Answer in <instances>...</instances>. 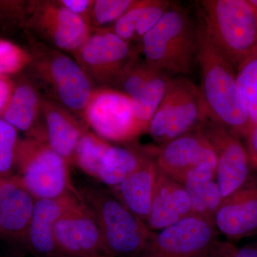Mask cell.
Masks as SVG:
<instances>
[{
	"mask_svg": "<svg viewBox=\"0 0 257 257\" xmlns=\"http://www.w3.org/2000/svg\"><path fill=\"white\" fill-rule=\"evenodd\" d=\"M200 128L216 153L215 181L224 199L251 179L247 150L239 137L208 118Z\"/></svg>",
	"mask_w": 257,
	"mask_h": 257,
	"instance_id": "7c38bea8",
	"label": "cell"
},
{
	"mask_svg": "<svg viewBox=\"0 0 257 257\" xmlns=\"http://www.w3.org/2000/svg\"><path fill=\"white\" fill-rule=\"evenodd\" d=\"M138 2L139 0L94 1L89 17V27L92 29H111Z\"/></svg>",
	"mask_w": 257,
	"mask_h": 257,
	"instance_id": "4316f807",
	"label": "cell"
},
{
	"mask_svg": "<svg viewBox=\"0 0 257 257\" xmlns=\"http://www.w3.org/2000/svg\"><path fill=\"white\" fill-rule=\"evenodd\" d=\"M140 45L150 67L179 77L192 75L197 67V23L187 10L172 3Z\"/></svg>",
	"mask_w": 257,
	"mask_h": 257,
	"instance_id": "3957f363",
	"label": "cell"
},
{
	"mask_svg": "<svg viewBox=\"0 0 257 257\" xmlns=\"http://www.w3.org/2000/svg\"><path fill=\"white\" fill-rule=\"evenodd\" d=\"M230 257H257V243L253 245H246L241 248L235 247L231 244Z\"/></svg>",
	"mask_w": 257,
	"mask_h": 257,
	"instance_id": "8d00e7d4",
	"label": "cell"
},
{
	"mask_svg": "<svg viewBox=\"0 0 257 257\" xmlns=\"http://www.w3.org/2000/svg\"><path fill=\"white\" fill-rule=\"evenodd\" d=\"M18 143L16 128L0 118V179L7 178L15 165Z\"/></svg>",
	"mask_w": 257,
	"mask_h": 257,
	"instance_id": "f546056e",
	"label": "cell"
},
{
	"mask_svg": "<svg viewBox=\"0 0 257 257\" xmlns=\"http://www.w3.org/2000/svg\"><path fill=\"white\" fill-rule=\"evenodd\" d=\"M192 214V202L184 186L158 172L147 221L150 229L160 231Z\"/></svg>",
	"mask_w": 257,
	"mask_h": 257,
	"instance_id": "ac0fdd59",
	"label": "cell"
},
{
	"mask_svg": "<svg viewBox=\"0 0 257 257\" xmlns=\"http://www.w3.org/2000/svg\"><path fill=\"white\" fill-rule=\"evenodd\" d=\"M218 232L230 240L257 234V179L223 199L214 217Z\"/></svg>",
	"mask_w": 257,
	"mask_h": 257,
	"instance_id": "9a60e30c",
	"label": "cell"
},
{
	"mask_svg": "<svg viewBox=\"0 0 257 257\" xmlns=\"http://www.w3.org/2000/svg\"><path fill=\"white\" fill-rule=\"evenodd\" d=\"M157 71L145 60L140 62L138 60L124 72L115 88L133 99L141 92Z\"/></svg>",
	"mask_w": 257,
	"mask_h": 257,
	"instance_id": "f1b7e54d",
	"label": "cell"
},
{
	"mask_svg": "<svg viewBox=\"0 0 257 257\" xmlns=\"http://www.w3.org/2000/svg\"><path fill=\"white\" fill-rule=\"evenodd\" d=\"M199 19L235 70L257 54V13L248 0H202Z\"/></svg>",
	"mask_w": 257,
	"mask_h": 257,
	"instance_id": "277c9868",
	"label": "cell"
},
{
	"mask_svg": "<svg viewBox=\"0 0 257 257\" xmlns=\"http://www.w3.org/2000/svg\"><path fill=\"white\" fill-rule=\"evenodd\" d=\"M42 100L41 94L28 78L20 79L0 114L1 119L16 130L30 134L29 138L40 140L36 125L42 114Z\"/></svg>",
	"mask_w": 257,
	"mask_h": 257,
	"instance_id": "44dd1931",
	"label": "cell"
},
{
	"mask_svg": "<svg viewBox=\"0 0 257 257\" xmlns=\"http://www.w3.org/2000/svg\"><path fill=\"white\" fill-rule=\"evenodd\" d=\"M105 257H111V256H105Z\"/></svg>",
	"mask_w": 257,
	"mask_h": 257,
	"instance_id": "ab89813d",
	"label": "cell"
},
{
	"mask_svg": "<svg viewBox=\"0 0 257 257\" xmlns=\"http://www.w3.org/2000/svg\"><path fill=\"white\" fill-rule=\"evenodd\" d=\"M207 118L200 89L187 77L171 78L147 133L162 145L200 127Z\"/></svg>",
	"mask_w": 257,
	"mask_h": 257,
	"instance_id": "52a82bcc",
	"label": "cell"
},
{
	"mask_svg": "<svg viewBox=\"0 0 257 257\" xmlns=\"http://www.w3.org/2000/svg\"><path fill=\"white\" fill-rule=\"evenodd\" d=\"M54 237L58 257L108 256L95 218L82 199L76 201L57 221Z\"/></svg>",
	"mask_w": 257,
	"mask_h": 257,
	"instance_id": "4fadbf2b",
	"label": "cell"
},
{
	"mask_svg": "<svg viewBox=\"0 0 257 257\" xmlns=\"http://www.w3.org/2000/svg\"><path fill=\"white\" fill-rule=\"evenodd\" d=\"M203 253H202V254L199 255V256H197L196 257H202Z\"/></svg>",
	"mask_w": 257,
	"mask_h": 257,
	"instance_id": "f35d334b",
	"label": "cell"
},
{
	"mask_svg": "<svg viewBox=\"0 0 257 257\" xmlns=\"http://www.w3.org/2000/svg\"><path fill=\"white\" fill-rule=\"evenodd\" d=\"M31 55L16 44L0 39V76L8 77L21 72L30 65Z\"/></svg>",
	"mask_w": 257,
	"mask_h": 257,
	"instance_id": "83f0119b",
	"label": "cell"
},
{
	"mask_svg": "<svg viewBox=\"0 0 257 257\" xmlns=\"http://www.w3.org/2000/svg\"><path fill=\"white\" fill-rule=\"evenodd\" d=\"M245 140H246V147L250 165L257 170V124L251 128Z\"/></svg>",
	"mask_w": 257,
	"mask_h": 257,
	"instance_id": "836d02e7",
	"label": "cell"
},
{
	"mask_svg": "<svg viewBox=\"0 0 257 257\" xmlns=\"http://www.w3.org/2000/svg\"><path fill=\"white\" fill-rule=\"evenodd\" d=\"M15 165L16 177L35 199H57L70 194L81 197L71 181L69 164L45 142L30 138L19 140Z\"/></svg>",
	"mask_w": 257,
	"mask_h": 257,
	"instance_id": "8992f818",
	"label": "cell"
},
{
	"mask_svg": "<svg viewBox=\"0 0 257 257\" xmlns=\"http://www.w3.org/2000/svg\"><path fill=\"white\" fill-rule=\"evenodd\" d=\"M32 61L27 68L29 80L42 94L74 115L84 119V113L94 89L92 81L75 60L62 51L28 35Z\"/></svg>",
	"mask_w": 257,
	"mask_h": 257,
	"instance_id": "7a4b0ae2",
	"label": "cell"
},
{
	"mask_svg": "<svg viewBox=\"0 0 257 257\" xmlns=\"http://www.w3.org/2000/svg\"><path fill=\"white\" fill-rule=\"evenodd\" d=\"M172 4L168 0H139L138 4L120 18L111 30L128 43H140Z\"/></svg>",
	"mask_w": 257,
	"mask_h": 257,
	"instance_id": "7402d4cb",
	"label": "cell"
},
{
	"mask_svg": "<svg viewBox=\"0 0 257 257\" xmlns=\"http://www.w3.org/2000/svg\"><path fill=\"white\" fill-rule=\"evenodd\" d=\"M42 114L47 145L70 165L77 144L87 128L68 111L44 97Z\"/></svg>",
	"mask_w": 257,
	"mask_h": 257,
	"instance_id": "ffe728a7",
	"label": "cell"
},
{
	"mask_svg": "<svg viewBox=\"0 0 257 257\" xmlns=\"http://www.w3.org/2000/svg\"><path fill=\"white\" fill-rule=\"evenodd\" d=\"M57 3L71 13L82 18L89 25V17H90L94 1L93 0H60V1H57Z\"/></svg>",
	"mask_w": 257,
	"mask_h": 257,
	"instance_id": "d6a6232c",
	"label": "cell"
},
{
	"mask_svg": "<svg viewBox=\"0 0 257 257\" xmlns=\"http://www.w3.org/2000/svg\"><path fill=\"white\" fill-rule=\"evenodd\" d=\"M197 66L207 118L246 139L252 124L240 94L236 70L216 48L199 19Z\"/></svg>",
	"mask_w": 257,
	"mask_h": 257,
	"instance_id": "6da1fadb",
	"label": "cell"
},
{
	"mask_svg": "<svg viewBox=\"0 0 257 257\" xmlns=\"http://www.w3.org/2000/svg\"><path fill=\"white\" fill-rule=\"evenodd\" d=\"M240 94L252 127L257 124V54L236 70Z\"/></svg>",
	"mask_w": 257,
	"mask_h": 257,
	"instance_id": "484cf974",
	"label": "cell"
},
{
	"mask_svg": "<svg viewBox=\"0 0 257 257\" xmlns=\"http://www.w3.org/2000/svg\"><path fill=\"white\" fill-rule=\"evenodd\" d=\"M35 200L16 176L0 179V237L25 243Z\"/></svg>",
	"mask_w": 257,
	"mask_h": 257,
	"instance_id": "2e32d148",
	"label": "cell"
},
{
	"mask_svg": "<svg viewBox=\"0 0 257 257\" xmlns=\"http://www.w3.org/2000/svg\"><path fill=\"white\" fill-rule=\"evenodd\" d=\"M222 200L220 189L216 181H210L202 187L192 202L193 213L214 221V214Z\"/></svg>",
	"mask_w": 257,
	"mask_h": 257,
	"instance_id": "4dcf8cb0",
	"label": "cell"
},
{
	"mask_svg": "<svg viewBox=\"0 0 257 257\" xmlns=\"http://www.w3.org/2000/svg\"><path fill=\"white\" fill-rule=\"evenodd\" d=\"M248 3L251 4V6L254 8V10H256L257 13V0H248Z\"/></svg>",
	"mask_w": 257,
	"mask_h": 257,
	"instance_id": "74e56055",
	"label": "cell"
},
{
	"mask_svg": "<svg viewBox=\"0 0 257 257\" xmlns=\"http://www.w3.org/2000/svg\"><path fill=\"white\" fill-rule=\"evenodd\" d=\"M84 120L104 140L131 141L143 133L134 116L131 98L111 88L94 89Z\"/></svg>",
	"mask_w": 257,
	"mask_h": 257,
	"instance_id": "8fae6325",
	"label": "cell"
},
{
	"mask_svg": "<svg viewBox=\"0 0 257 257\" xmlns=\"http://www.w3.org/2000/svg\"><path fill=\"white\" fill-rule=\"evenodd\" d=\"M109 145L95 134L86 130L76 147L72 163L94 178L101 155Z\"/></svg>",
	"mask_w": 257,
	"mask_h": 257,
	"instance_id": "d4e9b609",
	"label": "cell"
},
{
	"mask_svg": "<svg viewBox=\"0 0 257 257\" xmlns=\"http://www.w3.org/2000/svg\"><path fill=\"white\" fill-rule=\"evenodd\" d=\"M14 87L15 84L8 77L0 76V114L10 101Z\"/></svg>",
	"mask_w": 257,
	"mask_h": 257,
	"instance_id": "e575fe53",
	"label": "cell"
},
{
	"mask_svg": "<svg viewBox=\"0 0 257 257\" xmlns=\"http://www.w3.org/2000/svg\"><path fill=\"white\" fill-rule=\"evenodd\" d=\"M143 150H135L109 144L101 155L94 179L114 188L141 164Z\"/></svg>",
	"mask_w": 257,
	"mask_h": 257,
	"instance_id": "603a6c76",
	"label": "cell"
},
{
	"mask_svg": "<svg viewBox=\"0 0 257 257\" xmlns=\"http://www.w3.org/2000/svg\"><path fill=\"white\" fill-rule=\"evenodd\" d=\"M214 222L199 214H190L165 229L152 231L139 257H196L216 241Z\"/></svg>",
	"mask_w": 257,
	"mask_h": 257,
	"instance_id": "30bf717a",
	"label": "cell"
},
{
	"mask_svg": "<svg viewBox=\"0 0 257 257\" xmlns=\"http://www.w3.org/2000/svg\"><path fill=\"white\" fill-rule=\"evenodd\" d=\"M215 179L216 168L203 164L191 169L184 177L182 184L192 202L197 198L202 187L207 182L215 180Z\"/></svg>",
	"mask_w": 257,
	"mask_h": 257,
	"instance_id": "1f68e13d",
	"label": "cell"
},
{
	"mask_svg": "<svg viewBox=\"0 0 257 257\" xmlns=\"http://www.w3.org/2000/svg\"><path fill=\"white\" fill-rule=\"evenodd\" d=\"M28 35L51 47L73 54L87 40L91 28L57 1L29 2Z\"/></svg>",
	"mask_w": 257,
	"mask_h": 257,
	"instance_id": "9c48e42d",
	"label": "cell"
},
{
	"mask_svg": "<svg viewBox=\"0 0 257 257\" xmlns=\"http://www.w3.org/2000/svg\"><path fill=\"white\" fill-rule=\"evenodd\" d=\"M141 164L111 193L135 216L146 223L150 215L158 170L155 161L145 149Z\"/></svg>",
	"mask_w": 257,
	"mask_h": 257,
	"instance_id": "d6986e66",
	"label": "cell"
},
{
	"mask_svg": "<svg viewBox=\"0 0 257 257\" xmlns=\"http://www.w3.org/2000/svg\"><path fill=\"white\" fill-rule=\"evenodd\" d=\"M159 172L182 184L193 167L207 165L216 170V156L212 145L200 127L160 145L146 147Z\"/></svg>",
	"mask_w": 257,
	"mask_h": 257,
	"instance_id": "5bb4252c",
	"label": "cell"
},
{
	"mask_svg": "<svg viewBox=\"0 0 257 257\" xmlns=\"http://www.w3.org/2000/svg\"><path fill=\"white\" fill-rule=\"evenodd\" d=\"M170 77L165 72L157 70L138 95L132 99L135 120L143 133L160 106L167 91Z\"/></svg>",
	"mask_w": 257,
	"mask_h": 257,
	"instance_id": "cb8c5ba5",
	"label": "cell"
},
{
	"mask_svg": "<svg viewBox=\"0 0 257 257\" xmlns=\"http://www.w3.org/2000/svg\"><path fill=\"white\" fill-rule=\"evenodd\" d=\"M95 218L104 250L111 257H139L152 231L114 194L105 189L85 187L79 191Z\"/></svg>",
	"mask_w": 257,
	"mask_h": 257,
	"instance_id": "5b68a950",
	"label": "cell"
},
{
	"mask_svg": "<svg viewBox=\"0 0 257 257\" xmlns=\"http://www.w3.org/2000/svg\"><path fill=\"white\" fill-rule=\"evenodd\" d=\"M73 55L92 82L111 89L138 60L136 49L111 29L91 28L87 40Z\"/></svg>",
	"mask_w": 257,
	"mask_h": 257,
	"instance_id": "ba28073f",
	"label": "cell"
},
{
	"mask_svg": "<svg viewBox=\"0 0 257 257\" xmlns=\"http://www.w3.org/2000/svg\"><path fill=\"white\" fill-rule=\"evenodd\" d=\"M82 197L70 194L57 199H36L25 243L38 256L58 257L54 230L56 223L76 201Z\"/></svg>",
	"mask_w": 257,
	"mask_h": 257,
	"instance_id": "e0dca14e",
	"label": "cell"
},
{
	"mask_svg": "<svg viewBox=\"0 0 257 257\" xmlns=\"http://www.w3.org/2000/svg\"><path fill=\"white\" fill-rule=\"evenodd\" d=\"M231 243L216 241L203 253L202 257H230Z\"/></svg>",
	"mask_w": 257,
	"mask_h": 257,
	"instance_id": "d590c367",
	"label": "cell"
}]
</instances>
